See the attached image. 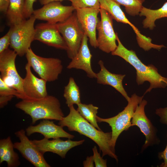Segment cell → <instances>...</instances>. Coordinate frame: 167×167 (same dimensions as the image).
I'll use <instances>...</instances> for the list:
<instances>
[{"label": "cell", "mask_w": 167, "mask_h": 167, "mask_svg": "<svg viewBox=\"0 0 167 167\" xmlns=\"http://www.w3.org/2000/svg\"><path fill=\"white\" fill-rule=\"evenodd\" d=\"M77 110L85 119L99 130V127L96 120V114L98 107L92 104H86L80 103L77 105Z\"/></svg>", "instance_id": "cell-25"}, {"label": "cell", "mask_w": 167, "mask_h": 167, "mask_svg": "<svg viewBox=\"0 0 167 167\" xmlns=\"http://www.w3.org/2000/svg\"><path fill=\"white\" fill-rule=\"evenodd\" d=\"M59 30L67 46L68 57L72 59L77 54L85 33L75 12L65 21L57 24Z\"/></svg>", "instance_id": "cell-7"}, {"label": "cell", "mask_w": 167, "mask_h": 167, "mask_svg": "<svg viewBox=\"0 0 167 167\" xmlns=\"http://www.w3.org/2000/svg\"><path fill=\"white\" fill-rule=\"evenodd\" d=\"M36 19L32 15L27 19L11 26L10 46L20 57L26 54L34 40L35 28L34 25Z\"/></svg>", "instance_id": "cell-5"}, {"label": "cell", "mask_w": 167, "mask_h": 167, "mask_svg": "<svg viewBox=\"0 0 167 167\" xmlns=\"http://www.w3.org/2000/svg\"><path fill=\"white\" fill-rule=\"evenodd\" d=\"M101 20L96 27L98 32L97 38V47L107 53H112L117 48V36L113 28V19L111 15L105 10L100 8Z\"/></svg>", "instance_id": "cell-9"}, {"label": "cell", "mask_w": 167, "mask_h": 167, "mask_svg": "<svg viewBox=\"0 0 167 167\" xmlns=\"http://www.w3.org/2000/svg\"><path fill=\"white\" fill-rule=\"evenodd\" d=\"M93 162V156H88L86 160L83 162L84 166V167H94Z\"/></svg>", "instance_id": "cell-36"}, {"label": "cell", "mask_w": 167, "mask_h": 167, "mask_svg": "<svg viewBox=\"0 0 167 167\" xmlns=\"http://www.w3.org/2000/svg\"><path fill=\"white\" fill-rule=\"evenodd\" d=\"M98 63L100 67V70L99 72L96 73L97 83L112 87L120 93L128 101L130 97L128 95L122 85L123 80L126 75L110 72L105 67L103 61L101 60L98 62Z\"/></svg>", "instance_id": "cell-19"}, {"label": "cell", "mask_w": 167, "mask_h": 167, "mask_svg": "<svg viewBox=\"0 0 167 167\" xmlns=\"http://www.w3.org/2000/svg\"><path fill=\"white\" fill-rule=\"evenodd\" d=\"M15 134L20 141L14 143V148L20 152L23 157L35 167L51 166L45 159L44 154L28 139L24 130H19Z\"/></svg>", "instance_id": "cell-12"}, {"label": "cell", "mask_w": 167, "mask_h": 167, "mask_svg": "<svg viewBox=\"0 0 167 167\" xmlns=\"http://www.w3.org/2000/svg\"><path fill=\"white\" fill-rule=\"evenodd\" d=\"M63 96L68 107L81 103L79 88L72 77L70 78L68 84L64 87Z\"/></svg>", "instance_id": "cell-24"}, {"label": "cell", "mask_w": 167, "mask_h": 167, "mask_svg": "<svg viewBox=\"0 0 167 167\" xmlns=\"http://www.w3.org/2000/svg\"><path fill=\"white\" fill-rule=\"evenodd\" d=\"M14 148L10 136L0 139V164L5 161L8 167H17L19 165V157L18 154L14 151Z\"/></svg>", "instance_id": "cell-21"}, {"label": "cell", "mask_w": 167, "mask_h": 167, "mask_svg": "<svg viewBox=\"0 0 167 167\" xmlns=\"http://www.w3.org/2000/svg\"><path fill=\"white\" fill-rule=\"evenodd\" d=\"M25 55L27 63L40 78L49 82L58 79L63 68L60 59L41 57L36 54L31 48Z\"/></svg>", "instance_id": "cell-6"}, {"label": "cell", "mask_w": 167, "mask_h": 167, "mask_svg": "<svg viewBox=\"0 0 167 167\" xmlns=\"http://www.w3.org/2000/svg\"><path fill=\"white\" fill-rule=\"evenodd\" d=\"M75 10L78 21L89 39L90 45L96 48V29L99 21L98 15L100 13V8L85 7Z\"/></svg>", "instance_id": "cell-14"}, {"label": "cell", "mask_w": 167, "mask_h": 167, "mask_svg": "<svg viewBox=\"0 0 167 167\" xmlns=\"http://www.w3.org/2000/svg\"><path fill=\"white\" fill-rule=\"evenodd\" d=\"M147 104V101L143 99L137 106L131 120V126L138 127L145 136L142 151L149 146L158 144L160 142L156 135V128L145 114L144 109Z\"/></svg>", "instance_id": "cell-10"}, {"label": "cell", "mask_w": 167, "mask_h": 167, "mask_svg": "<svg viewBox=\"0 0 167 167\" xmlns=\"http://www.w3.org/2000/svg\"><path fill=\"white\" fill-rule=\"evenodd\" d=\"M100 0H73L72 5L75 10L85 8L91 7L100 8Z\"/></svg>", "instance_id": "cell-27"}, {"label": "cell", "mask_w": 167, "mask_h": 167, "mask_svg": "<svg viewBox=\"0 0 167 167\" xmlns=\"http://www.w3.org/2000/svg\"><path fill=\"white\" fill-rule=\"evenodd\" d=\"M25 69L26 75L23 79V88L26 99L40 98L48 95L47 82L35 75L31 71V66L28 63L26 65Z\"/></svg>", "instance_id": "cell-16"}, {"label": "cell", "mask_w": 167, "mask_h": 167, "mask_svg": "<svg viewBox=\"0 0 167 167\" xmlns=\"http://www.w3.org/2000/svg\"><path fill=\"white\" fill-rule=\"evenodd\" d=\"M93 155V158L96 167H106L107 160H104L102 157L101 156L97 150L96 146H94L92 148Z\"/></svg>", "instance_id": "cell-29"}, {"label": "cell", "mask_w": 167, "mask_h": 167, "mask_svg": "<svg viewBox=\"0 0 167 167\" xmlns=\"http://www.w3.org/2000/svg\"><path fill=\"white\" fill-rule=\"evenodd\" d=\"M75 10L72 5L64 6L60 1H55L34 10L32 15L36 19L56 24L66 20L72 15Z\"/></svg>", "instance_id": "cell-11"}, {"label": "cell", "mask_w": 167, "mask_h": 167, "mask_svg": "<svg viewBox=\"0 0 167 167\" xmlns=\"http://www.w3.org/2000/svg\"><path fill=\"white\" fill-rule=\"evenodd\" d=\"M25 0H10L6 13L10 26L18 24L26 19L24 15Z\"/></svg>", "instance_id": "cell-23"}, {"label": "cell", "mask_w": 167, "mask_h": 167, "mask_svg": "<svg viewBox=\"0 0 167 167\" xmlns=\"http://www.w3.org/2000/svg\"><path fill=\"white\" fill-rule=\"evenodd\" d=\"M39 2L41 4L44 5L49 3L55 2V1H60L64 0H39ZM70 1L71 2H72L73 0H67Z\"/></svg>", "instance_id": "cell-37"}, {"label": "cell", "mask_w": 167, "mask_h": 167, "mask_svg": "<svg viewBox=\"0 0 167 167\" xmlns=\"http://www.w3.org/2000/svg\"><path fill=\"white\" fill-rule=\"evenodd\" d=\"M17 55L14 50L9 49L0 54V78L9 86L16 90L23 100L26 98L23 88L24 79L19 74L15 66Z\"/></svg>", "instance_id": "cell-8"}, {"label": "cell", "mask_w": 167, "mask_h": 167, "mask_svg": "<svg viewBox=\"0 0 167 167\" xmlns=\"http://www.w3.org/2000/svg\"><path fill=\"white\" fill-rule=\"evenodd\" d=\"M36 0H25L24 15L25 19L28 18L32 15L34 11L33 5Z\"/></svg>", "instance_id": "cell-31"}, {"label": "cell", "mask_w": 167, "mask_h": 167, "mask_svg": "<svg viewBox=\"0 0 167 167\" xmlns=\"http://www.w3.org/2000/svg\"><path fill=\"white\" fill-rule=\"evenodd\" d=\"M15 106L30 116L33 124L40 119L59 121L64 117L59 101L53 96L22 100Z\"/></svg>", "instance_id": "cell-3"}, {"label": "cell", "mask_w": 167, "mask_h": 167, "mask_svg": "<svg viewBox=\"0 0 167 167\" xmlns=\"http://www.w3.org/2000/svg\"><path fill=\"white\" fill-rule=\"evenodd\" d=\"M31 141L43 154L46 152H50L57 154L62 158H65L70 149L82 144L85 140L72 141L68 139L63 140L58 138L50 140L44 138L41 140L34 139Z\"/></svg>", "instance_id": "cell-15"}, {"label": "cell", "mask_w": 167, "mask_h": 167, "mask_svg": "<svg viewBox=\"0 0 167 167\" xmlns=\"http://www.w3.org/2000/svg\"><path fill=\"white\" fill-rule=\"evenodd\" d=\"M100 8L107 11L113 19L117 22L128 24L133 28L137 36V39L142 38L143 35L127 19L119 4L112 0H100Z\"/></svg>", "instance_id": "cell-20"}, {"label": "cell", "mask_w": 167, "mask_h": 167, "mask_svg": "<svg viewBox=\"0 0 167 167\" xmlns=\"http://www.w3.org/2000/svg\"><path fill=\"white\" fill-rule=\"evenodd\" d=\"M11 42V33L9 30L0 39V54L8 49Z\"/></svg>", "instance_id": "cell-30"}, {"label": "cell", "mask_w": 167, "mask_h": 167, "mask_svg": "<svg viewBox=\"0 0 167 167\" xmlns=\"http://www.w3.org/2000/svg\"><path fill=\"white\" fill-rule=\"evenodd\" d=\"M69 108V114L59 121L58 124L67 127L70 131H76L88 137L98 145L102 157L108 155L118 161L115 150L111 145L112 132L105 133L98 130L82 117L73 105Z\"/></svg>", "instance_id": "cell-1"}, {"label": "cell", "mask_w": 167, "mask_h": 167, "mask_svg": "<svg viewBox=\"0 0 167 167\" xmlns=\"http://www.w3.org/2000/svg\"><path fill=\"white\" fill-rule=\"evenodd\" d=\"M143 96H139L136 94L132 95L128 101V104L124 109L113 117L103 118L96 116L97 122H105L109 124L112 130L111 145L115 150L117 139L121 134L128 130L131 126V120L137 106L143 99Z\"/></svg>", "instance_id": "cell-4"}, {"label": "cell", "mask_w": 167, "mask_h": 167, "mask_svg": "<svg viewBox=\"0 0 167 167\" xmlns=\"http://www.w3.org/2000/svg\"><path fill=\"white\" fill-rule=\"evenodd\" d=\"M62 126L55 124L53 121L48 119H43L39 124L35 125H30L25 130L26 133L28 136L33 134L38 133L43 135L47 139H55L58 138H65L71 139L75 136L65 131Z\"/></svg>", "instance_id": "cell-17"}, {"label": "cell", "mask_w": 167, "mask_h": 167, "mask_svg": "<svg viewBox=\"0 0 167 167\" xmlns=\"http://www.w3.org/2000/svg\"><path fill=\"white\" fill-rule=\"evenodd\" d=\"M118 45L112 52L113 55L118 56L131 65L136 70V82L138 85L145 82H149L150 85L144 94L150 92L153 88H165L167 87V78L159 74L157 68L152 64L146 66L143 63L137 56L135 51L128 50L122 44L117 36Z\"/></svg>", "instance_id": "cell-2"}, {"label": "cell", "mask_w": 167, "mask_h": 167, "mask_svg": "<svg viewBox=\"0 0 167 167\" xmlns=\"http://www.w3.org/2000/svg\"><path fill=\"white\" fill-rule=\"evenodd\" d=\"M15 96L12 95H0V108H2L6 105Z\"/></svg>", "instance_id": "cell-34"}, {"label": "cell", "mask_w": 167, "mask_h": 167, "mask_svg": "<svg viewBox=\"0 0 167 167\" xmlns=\"http://www.w3.org/2000/svg\"><path fill=\"white\" fill-rule=\"evenodd\" d=\"M155 113L160 117V121L162 123L167 125V107L157 109Z\"/></svg>", "instance_id": "cell-32"}, {"label": "cell", "mask_w": 167, "mask_h": 167, "mask_svg": "<svg viewBox=\"0 0 167 167\" xmlns=\"http://www.w3.org/2000/svg\"><path fill=\"white\" fill-rule=\"evenodd\" d=\"M49 46L66 50V43L60 33L57 24L48 22L38 24L35 28L34 40Z\"/></svg>", "instance_id": "cell-13"}, {"label": "cell", "mask_w": 167, "mask_h": 167, "mask_svg": "<svg viewBox=\"0 0 167 167\" xmlns=\"http://www.w3.org/2000/svg\"><path fill=\"white\" fill-rule=\"evenodd\" d=\"M10 0H0V11L6 14L9 5Z\"/></svg>", "instance_id": "cell-35"}, {"label": "cell", "mask_w": 167, "mask_h": 167, "mask_svg": "<svg viewBox=\"0 0 167 167\" xmlns=\"http://www.w3.org/2000/svg\"><path fill=\"white\" fill-rule=\"evenodd\" d=\"M125 7L128 15L133 16L139 15L145 0H112Z\"/></svg>", "instance_id": "cell-26"}, {"label": "cell", "mask_w": 167, "mask_h": 167, "mask_svg": "<svg viewBox=\"0 0 167 167\" xmlns=\"http://www.w3.org/2000/svg\"><path fill=\"white\" fill-rule=\"evenodd\" d=\"M139 15L140 16L145 17L142 22L143 27L153 30L156 27L155 23L157 19L167 18V1L157 9H151L143 6Z\"/></svg>", "instance_id": "cell-22"}, {"label": "cell", "mask_w": 167, "mask_h": 167, "mask_svg": "<svg viewBox=\"0 0 167 167\" xmlns=\"http://www.w3.org/2000/svg\"><path fill=\"white\" fill-rule=\"evenodd\" d=\"M0 95H12L22 99L20 93L15 88L7 85L0 78Z\"/></svg>", "instance_id": "cell-28"}, {"label": "cell", "mask_w": 167, "mask_h": 167, "mask_svg": "<svg viewBox=\"0 0 167 167\" xmlns=\"http://www.w3.org/2000/svg\"><path fill=\"white\" fill-rule=\"evenodd\" d=\"M88 38L85 34L82 42L76 55L72 59L67 66L68 69H76L84 71L90 78H96V73L91 66V54L88 44Z\"/></svg>", "instance_id": "cell-18"}, {"label": "cell", "mask_w": 167, "mask_h": 167, "mask_svg": "<svg viewBox=\"0 0 167 167\" xmlns=\"http://www.w3.org/2000/svg\"><path fill=\"white\" fill-rule=\"evenodd\" d=\"M158 157L160 159H163L164 162L160 165L161 167H167V144L164 150L159 153Z\"/></svg>", "instance_id": "cell-33"}]
</instances>
